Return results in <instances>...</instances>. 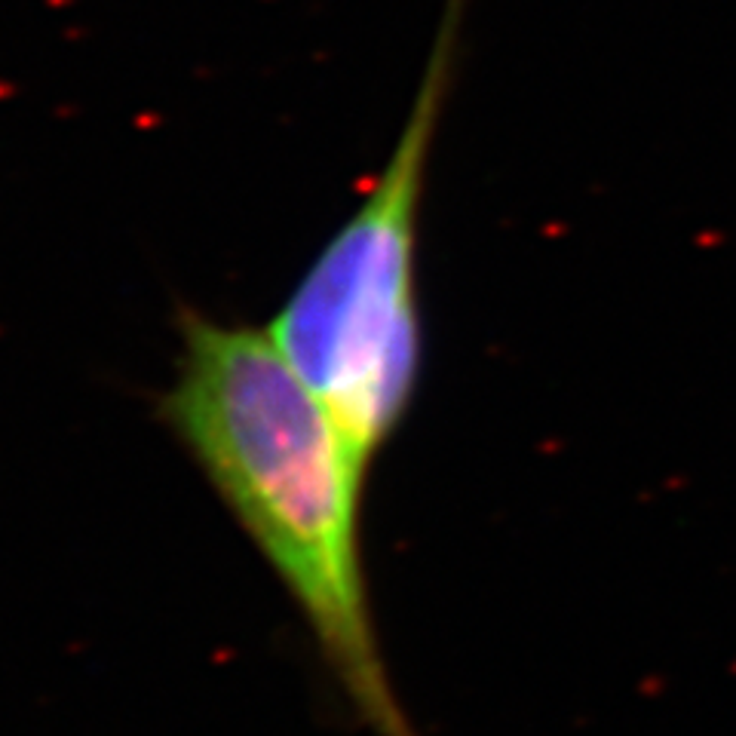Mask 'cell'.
I'll return each mask as SVG.
<instances>
[{"label": "cell", "mask_w": 736, "mask_h": 736, "mask_svg": "<svg viewBox=\"0 0 736 736\" xmlns=\"http://www.w3.org/2000/svg\"><path fill=\"white\" fill-rule=\"evenodd\" d=\"M160 418L280 577L375 736H418L384 666L362 568L365 460L267 329L178 316Z\"/></svg>", "instance_id": "6da1fadb"}, {"label": "cell", "mask_w": 736, "mask_h": 736, "mask_svg": "<svg viewBox=\"0 0 736 736\" xmlns=\"http://www.w3.org/2000/svg\"><path fill=\"white\" fill-rule=\"evenodd\" d=\"M464 4L448 0L418 96L384 169L267 326L368 467L405 424L421 387V203Z\"/></svg>", "instance_id": "7a4b0ae2"}]
</instances>
